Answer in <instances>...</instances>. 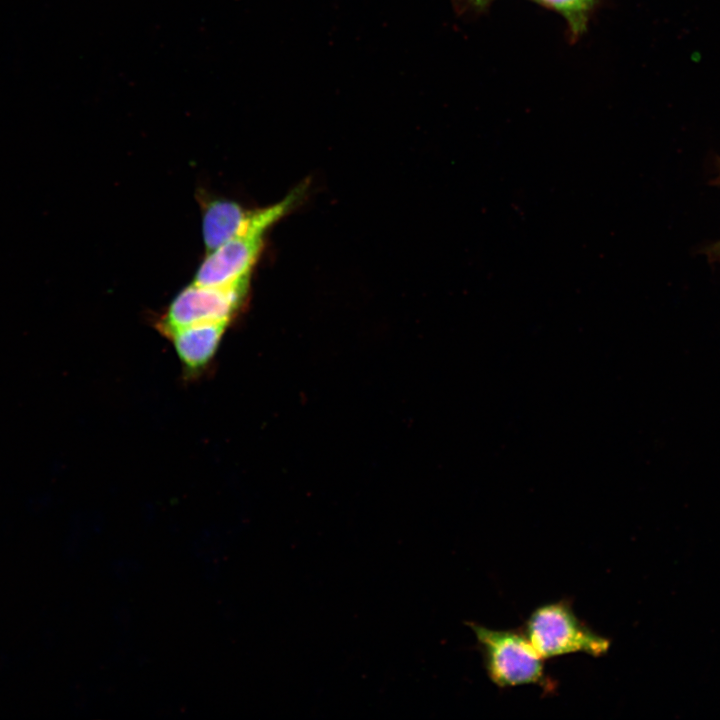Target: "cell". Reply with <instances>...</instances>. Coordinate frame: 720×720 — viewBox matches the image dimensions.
I'll return each mask as SVG.
<instances>
[{"label": "cell", "instance_id": "5b68a950", "mask_svg": "<svg viewBox=\"0 0 720 720\" xmlns=\"http://www.w3.org/2000/svg\"><path fill=\"white\" fill-rule=\"evenodd\" d=\"M228 325L225 322L196 324L175 329L165 336L174 344L184 368L198 372L213 359Z\"/></svg>", "mask_w": 720, "mask_h": 720}, {"label": "cell", "instance_id": "3957f363", "mask_svg": "<svg viewBox=\"0 0 720 720\" xmlns=\"http://www.w3.org/2000/svg\"><path fill=\"white\" fill-rule=\"evenodd\" d=\"M475 634L489 679L498 687L546 682L543 658L524 632L494 630L469 623Z\"/></svg>", "mask_w": 720, "mask_h": 720}, {"label": "cell", "instance_id": "ba28073f", "mask_svg": "<svg viewBox=\"0 0 720 720\" xmlns=\"http://www.w3.org/2000/svg\"><path fill=\"white\" fill-rule=\"evenodd\" d=\"M492 1L493 0H452V4L458 15H467L484 10Z\"/></svg>", "mask_w": 720, "mask_h": 720}, {"label": "cell", "instance_id": "277c9868", "mask_svg": "<svg viewBox=\"0 0 720 720\" xmlns=\"http://www.w3.org/2000/svg\"><path fill=\"white\" fill-rule=\"evenodd\" d=\"M249 281L229 286L192 283L180 291L157 324L163 335L171 331L211 322L230 323L243 305Z\"/></svg>", "mask_w": 720, "mask_h": 720}, {"label": "cell", "instance_id": "6da1fadb", "mask_svg": "<svg viewBox=\"0 0 720 720\" xmlns=\"http://www.w3.org/2000/svg\"><path fill=\"white\" fill-rule=\"evenodd\" d=\"M299 193L293 191L278 203L253 210L248 225L241 233L207 253L193 282L203 286H229L250 281L265 233L293 207Z\"/></svg>", "mask_w": 720, "mask_h": 720}, {"label": "cell", "instance_id": "52a82bcc", "mask_svg": "<svg viewBox=\"0 0 720 720\" xmlns=\"http://www.w3.org/2000/svg\"><path fill=\"white\" fill-rule=\"evenodd\" d=\"M564 18L570 34L577 38L586 29L597 0H532Z\"/></svg>", "mask_w": 720, "mask_h": 720}, {"label": "cell", "instance_id": "7a4b0ae2", "mask_svg": "<svg viewBox=\"0 0 720 720\" xmlns=\"http://www.w3.org/2000/svg\"><path fill=\"white\" fill-rule=\"evenodd\" d=\"M524 633L544 660L576 652L599 657L610 648V640L584 624L566 600L534 609Z\"/></svg>", "mask_w": 720, "mask_h": 720}, {"label": "cell", "instance_id": "8992f818", "mask_svg": "<svg viewBox=\"0 0 720 720\" xmlns=\"http://www.w3.org/2000/svg\"><path fill=\"white\" fill-rule=\"evenodd\" d=\"M252 211L232 200L207 201L202 213V234L207 253L241 233L248 225Z\"/></svg>", "mask_w": 720, "mask_h": 720}]
</instances>
